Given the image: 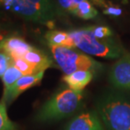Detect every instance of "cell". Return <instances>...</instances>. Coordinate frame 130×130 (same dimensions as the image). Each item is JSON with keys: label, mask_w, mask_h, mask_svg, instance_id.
Returning a JSON list of instances; mask_svg holds the SVG:
<instances>
[{"label": "cell", "mask_w": 130, "mask_h": 130, "mask_svg": "<svg viewBox=\"0 0 130 130\" xmlns=\"http://www.w3.org/2000/svg\"><path fill=\"white\" fill-rule=\"evenodd\" d=\"M58 5L63 10L67 11L71 14L76 15V11L78 9L80 4L85 0H56Z\"/></svg>", "instance_id": "cell-16"}, {"label": "cell", "mask_w": 130, "mask_h": 130, "mask_svg": "<svg viewBox=\"0 0 130 130\" xmlns=\"http://www.w3.org/2000/svg\"><path fill=\"white\" fill-rule=\"evenodd\" d=\"M11 64L18 68L24 76H32L40 73L35 66L30 65L23 58H11Z\"/></svg>", "instance_id": "cell-14"}, {"label": "cell", "mask_w": 130, "mask_h": 130, "mask_svg": "<svg viewBox=\"0 0 130 130\" xmlns=\"http://www.w3.org/2000/svg\"><path fill=\"white\" fill-rule=\"evenodd\" d=\"M44 72L38 73L32 76H23L19 79L13 86H11L8 89L4 91V100L7 104L11 103L14 99H16L21 93L25 92L29 88L37 85L44 76Z\"/></svg>", "instance_id": "cell-7"}, {"label": "cell", "mask_w": 130, "mask_h": 130, "mask_svg": "<svg viewBox=\"0 0 130 130\" xmlns=\"http://www.w3.org/2000/svg\"><path fill=\"white\" fill-rule=\"evenodd\" d=\"M82 98V92H75L70 88L60 91L41 107L35 119L47 123L67 118L76 111Z\"/></svg>", "instance_id": "cell-3"}, {"label": "cell", "mask_w": 130, "mask_h": 130, "mask_svg": "<svg viewBox=\"0 0 130 130\" xmlns=\"http://www.w3.org/2000/svg\"><path fill=\"white\" fill-rule=\"evenodd\" d=\"M11 34V29L9 25L5 22L4 19L0 20V45L5 39L9 37Z\"/></svg>", "instance_id": "cell-19"}, {"label": "cell", "mask_w": 130, "mask_h": 130, "mask_svg": "<svg viewBox=\"0 0 130 130\" xmlns=\"http://www.w3.org/2000/svg\"><path fill=\"white\" fill-rule=\"evenodd\" d=\"M45 39L50 47L64 46L69 48H75L73 40L69 32L60 30H50L45 34Z\"/></svg>", "instance_id": "cell-12"}, {"label": "cell", "mask_w": 130, "mask_h": 130, "mask_svg": "<svg viewBox=\"0 0 130 130\" xmlns=\"http://www.w3.org/2000/svg\"><path fill=\"white\" fill-rule=\"evenodd\" d=\"M51 50L56 64L65 75H70L80 70L96 73L103 68L98 61L76 48L51 46Z\"/></svg>", "instance_id": "cell-5"}, {"label": "cell", "mask_w": 130, "mask_h": 130, "mask_svg": "<svg viewBox=\"0 0 130 130\" xmlns=\"http://www.w3.org/2000/svg\"><path fill=\"white\" fill-rule=\"evenodd\" d=\"M94 35L101 39H106L112 37V31L111 29L106 26H90Z\"/></svg>", "instance_id": "cell-17"}, {"label": "cell", "mask_w": 130, "mask_h": 130, "mask_svg": "<svg viewBox=\"0 0 130 130\" xmlns=\"http://www.w3.org/2000/svg\"><path fill=\"white\" fill-rule=\"evenodd\" d=\"M109 79L115 87L130 90V54L125 53L112 66Z\"/></svg>", "instance_id": "cell-6"}, {"label": "cell", "mask_w": 130, "mask_h": 130, "mask_svg": "<svg viewBox=\"0 0 130 130\" xmlns=\"http://www.w3.org/2000/svg\"><path fill=\"white\" fill-rule=\"evenodd\" d=\"M103 13L105 14L109 15V16H119L122 13V9L118 7H114V6H107L106 9H104Z\"/></svg>", "instance_id": "cell-20"}, {"label": "cell", "mask_w": 130, "mask_h": 130, "mask_svg": "<svg viewBox=\"0 0 130 130\" xmlns=\"http://www.w3.org/2000/svg\"><path fill=\"white\" fill-rule=\"evenodd\" d=\"M11 65V58L8 55L0 50V77L4 76L5 71Z\"/></svg>", "instance_id": "cell-18"}, {"label": "cell", "mask_w": 130, "mask_h": 130, "mask_svg": "<svg viewBox=\"0 0 130 130\" xmlns=\"http://www.w3.org/2000/svg\"><path fill=\"white\" fill-rule=\"evenodd\" d=\"M24 75L22 74V72L18 68H16L14 66L11 64L9 67L7 69V71H5L4 75L2 76V81L4 86V90L8 89L11 86H13Z\"/></svg>", "instance_id": "cell-13"}, {"label": "cell", "mask_w": 130, "mask_h": 130, "mask_svg": "<svg viewBox=\"0 0 130 130\" xmlns=\"http://www.w3.org/2000/svg\"><path fill=\"white\" fill-rule=\"evenodd\" d=\"M98 112L108 130H130V101L118 95L105 96Z\"/></svg>", "instance_id": "cell-4"}, {"label": "cell", "mask_w": 130, "mask_h": 130, "mask_svg": "<svg viewBox=\"0 0 130 130\" xmlns=\"http://www.w3.org/2000/svg\"><path fill=\"white\" fill-rule=\"evenodd\" d=\"M27 62L35 66L40 72H43L49 67L53 66V62L45 52L33 47L23 57Z\"/></svg>", "instance_id": "cell-11"}, {"label": "cell", "mask_w": 130, "mask_h": 130, "mask_svg": "<svg viewBox=\"0 0 130 130\" xmlns=\"http://www.w3.org/2000/svg\"><path fill=\"white\" fill-rule=\"evenodd\" d=\"M65 130H104L98 115L94 112H82L73 118Z\"/></svg>", "instance_id": "cell-8"}, {"label": "cell", "mask_w": 130, "mask_h": 130, "mask_svg": "<svg viewBox=\"0 0 130 130\" xmlns=\"http://www.w3.org/2000/svg\"><path fill=\"white\" fill-rule=\"evenodd\" d=\"M3 19V14H2V13L0 12V20H2Z\"/></svg>", "instance_id": "cell-22"}, {"label": "cell", "mask_w": 130, "mask_h": 130, "mask_svg": "<svg viewBox=\"0 0 130 130\" xmlns=\"http://www.w3.org/2000/svg\"><path fill=\"white\" fill-rule=\"evenodd\" d=\"M0 7L25 20L50 27L57 15L56 6L51 0H0Z\"/></svg>", "instance_id": "cell-2"}, {"label": "cell", "mask_w": 130, "mask_h": 130, "mask_svg": "<svg viewBox=\"0 0 130 130\" xmlns=\"http://www.w3.org/2000/svg\"><path fill=\"white\" fill-rule=\"evenodd\" d=\"M75 48L87 55L107 59L120 58L125 54L123 46L112 37L101 39L94 35L90 26L69 32Z\"/></svg>", "instance_id": "cell-1"}, {"label": "cell", "mask_w": 130, "mask_h": 130, "mask_svg": "<svg viewBox=\"0 0 130 130\" xmlns=\"http://www.w3.org/2000/svg\"><path fill=\"white\" fill-rule=\"evenodd\" d=\"M93 78V72L89 71L80 70L70 75H65L63 77L64 81L70 89L75 92H82L86 86L90 83Z\"/></svg>", "instance_id": "cell-10"}, {"label": "cell", "mask_w": 130, "mask_h": 130, "mask_svg": "<svg viewBox=\"0 0 130 130\" xmlns=\"http://www.w3.org/2000/svg\"><path fill=\"white\" fill-rule=\"evenodd\" d=\"M7 103L2 99L0 102V130H17V126L7 114Z\"/></svg>", "instance_id": "cell-15"}, {"label": "cell", "mask_w": 130, "mask_h": 130, "mask_svg": "<svg viewBox=\"0 0 130 130\" xmlns=\"http://www.w3.org/2000/svg\"><path fill=\"white\" fill-rule=\"evenodd\" d=\"M33 46L17 35H10L0 45V50L5 52L10 58H21L31 50Z\"/></svg>", "instance_id": "cell-9"}, {"label": "cell", "mask_w": 130, "mask_h": 130, "mask_svg": "<svg viewBox=\"0 0 130 130\" xmlns=\"http://www.w3.org/2000/svg\"><path fill=\"white\" fill-rule=\"evenodd\" d=\"M91 2L92 3L93 5H96V6L100 7V8H104L106 9L107 7V4L104 0H90Z\"/></svg>", "instance_id": "cell-21"}]
</instances>
